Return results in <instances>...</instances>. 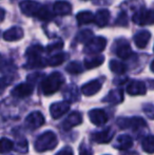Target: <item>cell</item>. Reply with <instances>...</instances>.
Returning a JSON list of instances; mask_svg holds the SVG:
<instances>
[{
  "mask_svg": "<svg viewBox=\"0 0 154 155\" xmlns=\"http://www.w3.org/2000/svg\"><path fill=\"white\" fill-rule=\"evenodd\" d=\"M43 52V48L41 45H32L25 52V56L29 58V60H34L41 58V53Z\"/></svg>",
  "mask_w": 154,
  "mask_h": 155,
  "instance_id": "d4e9b609",
  "label": "cell"
},
{
  "mask_svg": "<svg viewBox=\"0 0 154 155\" xmlns=\"http://www.w3.org/2000/svg\"><path fill=\"white\" fill-rule=\"evenodd\" d=\"M127 92H128V94H130V95H132V96L145 95L147 92L146 84H145L143 81L132 80V81L127 86Z\"/></svg>",
  "mask_w": 154,
  "mask_h": 155,
  "instance_id": "4fadbf2b",
  "label": "cell"
},
{
  "mask_svg": "<svg viewBox=\"0 0 154 155\" xmlns=\"http://www.w3.org/2000/svg\"><path fill=\"white\" fill-rule=\"evenodd\" d=\"M13 149H14V143L12 140L5 138V137L0 139V154L8 153V152L12 151Z\"/></svg>",
  "mask_w": 154,
  "mask_h": 155,
  "instance_id": "f1b7e54d",
  "label": "cell"
},
{
  "mask_svg": "<svg viewBox=\"0 0 154 155\" xmlns=\"http://www.w3.org/2000/svg\"><path fill=\"white\" fill-rule=\"evenodd\" d=\"M133 146V139L129 135H119L114 143V148L118 150H128Z\"/></svg>",
  "mask_w": 154,
  "mask_h": 155,
  "instance_id": "d6986e66",
  "label": "cell"
},
{
  "mask_svg": "<svg viewBox=\"0 0 154 155\" xmlns=\"http://www.w3.org/2000/svg\"><path fill=\"white\" fill-rule=\"evenodd\" d=\"M150 69H151V71H152V72H153V73H154V60H153V61H152V62H151V65H150Z\"/></svg>",
  "mask_w": 154,
  "mask_h": 155,
  "instance_id": "ab89813d",
  "label": "cell"
},
{
  "mask_svg": "<svg viewBox=\"0 0 154 155\" xmlns=\"http://www.w3.org/2000/svg\"><path fill=\"white\" fill-rule=\"evenodd\" d=\"M132 20L138 25H154V10L140 8L134 13Z\"/></svg>",
  "mask_w": 154,
  "mask_h": 155,
  "instance_id": "3957f363",
  "label": "cell"
},
{
  "mask_svg": "<svg viewBox=\"0 0 154 155\" xmlns=\"http://www.w3.org/2000/svg\"><path fill=\"white\" fill-rule=\"evenodd\" d=\"M14 149L16 150L19 153H25L28 151V141L25 139H22V140L18 141L16 145V147H14Z\"/></svg>",
  "mask_w": 154,
  "mask_h": 155,
  "instance_id": "836d02e7",
  "label": "cell"
},
{
  "mask_svg": "<svg viewBox=\"0 0 154 155\" xmlns=\"http://www.w3.org/2000/svg\"><path fill=\"white\" fill-rule=\"evenodd\" d=\"M110 69H111V71L113 73L117 74V75H123L127 71V67L123 62L117 61V60H111V62H110Z\"/></svg>",
  "mask_w": 154,
  "mask_h": 155,
  "instance_id": "83f0119b",
  "label": "cell"
},
{
  "mask_svg": "<svg viewBox=\"0 0 154 155\" xmlns=\"http://www.w3.org/2000/svg\"><path fill=\"white\" fill-rule=\"evenodd\" d=\"M52 17H53V13L47 6L42 5L40 11H39V13L37 14V16H36V18H38L39 20H42V21H48L50 19H52Z\"/></svg>",
  "mask_w": 154,
  "mask_h": 155,
  "instance_id": "f546056e",
  "label": "cell"
},
{
  "mask_svg": "<svg viewBox=\"0 0 154 155\" xmlns=\"http://www.w3.org/2000/svg\"><path fill=\"white\" fill-rule=\"evenodd\" d=\"M44 124V117L40 112H32L25 118V126L30 130H36Z\"/></svg>",
  "mask_w": 154,
  "mask_h": 155,
  "instance_id": "52a82bcc",
  "label": "cell"
},
{
  "mask_svg": "<svg viewBox=\"0 0 154 155\" xmlns=\"http://www.w3.org/2000/svg\"><path fill=\"white\" fill-rule=\"evenodd\" d=\"M23 35H25V33L20 27H13L6 32H4L2 37L5 41H16L22 38Z\"/></svg>",
  "mask_w": 154,
  "mask_h": 155,
  "instance_id": "e0dca14e",
  "label": "cell"
},
{
  "mask_svg": "<svg viewBox=\"0 0 154 155\" xmlns=\"http://www.w3.org/2000/svg\"><path fill=\"white\" fill-rule=\"evenodd\" d=\"M123 100V93L121 90H113L111 91L105 98L103 101L111 104H118Z\"/></svg>",
  "mask_w": 154,
  "mask_h": 155,
  "instance_id": "44dd1931",
  "label": "cell"
},
{
  "mask_svg": "<svg viewBox=\"0 0 154 155\" xmlns=\"http://www.w3.org/2000/svg\"><path fill=\"white\" fill-rule=\"evenodd\" d=\"M69 110H70V102L68 101L55 102V104H53L50 107V113H51V116L54 119L60 118Z\"/></svg>",
  "mask_w": 154,
  "mask_h": 155,
  "instance_id": "ba28073f",
  "label": "cell"
},
{
  "mask_svg": "<svg viewBox=\"0 0 154 155\" xmlns=\"http://www.w3.org/2000/svg\"><path fill=\"white\" fill-rule=\"evenodd\" d=\"M143 150L148 154L154 153V135H149L143 140Z\"/></svg>",
  "mask_w": 154,
  "mask_h": 155,
  "instance_id": "4316f807",
  "label": "cell"
},
{
  "mask_svg": "<svg viewBox=\"0 0 154 155\" xmlns=\"http://www.w3.org/2000/svg\"><path fill=\"white\" fill-rule=\"evenodd\" d=\"M64 82V77L59 72H54L50 74L41 82V90L44 95H52L56 93Z\"/></svg>",
  "mask_w": 154,
  "mask_h": 155,
  "instance_id": "6da1fadb",
  "label": "cell"
},
{
  "mask_svg": "<svg viewBox=\"0 0 154 155\" xmlns=\"http://www.w3.org/2000/svg\"><path fill=\"white\" fill-rule=\"evenodd\" d=\"M8 84H11V79H8V78H5V77L0 78V92H2V91L4 90V88H5Z\"/></svg>",
  "mask_w": 154,
  "mask_h": 155,
  "instance_id": "74e56055",
  "label": "cell"
},
{
  "mask_svg": "<svg viewBox=\"0 0 154 155\" xmlns=\"http://www.w3.org/2000/svg\"><path fill=\"white\" fill-rule=\"evenodd\" d=\"M115 53L118 57L123 58V59H128L133 55V52L128 42L123 40H120L117 42V45L115 48Z\"/></svg>",
  "mask_w": 154,
  "mask_h": 155,
  "instance_id": "5bb4252c",
  "label": "cell"
},
{
  "mask_svg": "<svg viewBox=\"0 0 154 155\" xmlns=\"http://www.w3.org/2000/svg\"><path fill=\"white\" fill-rule=\"evenodd\" d=\"M72 12V6L68 1L64 0H58L53 5V13L60 16H66Z\"/></svg>",
  "mask_w": 154,
  "mask_h": 155,
  "instance_id": "9a60e30c",
  "label": "cell"
},
{
  "mask_svg": "<svg viewBox=\"0 0 154 155\" xmlns=\"http://www.w3.org/2000/svg\"><path fill=\"white\" fill-rule=\"evenodd\" d=\"M76 20L79 23V25H89V23L94 21V15L90 11H82V12H79L77 14Z\"/></svg>",
  "mask_w": 154,
  "mask_h": 155,
  "instance_id": "7402d4cb",
  "label": "cell"
},
{
  "mask_svg": "<svg viewBox=\"0 0 154 155\" xmlns=\"http://www.w3.org/2000/svg\"><path fill=\"white\" fill-rule=\"evenodd\" d=\"M3 65H4V60H3V57H2L1 55H0V70L3 68Z\"/></svg>",
  "mask_w": 154,
  "mask_h": 155,
  "instance_id": "f35d334b",
  "label": "cell"
},
{
  "mask_svg": "<svg viewBox=\"0 0 154 155\" xmlns=\"http://www.w3.org/2000/svg\"><path fill=\"white\" fill-rule=\"evenodd\" d=\"M77 95H78V91L75 88V86H70L69 88H67V90L64 93V98L69 100H76Z\"/></svg>",
  "mask_w": 154,
  "mask_h": 155,
  "instance_id": "1f68e13d",
  "label": "cell"
},
{
  "mask_svg": "<svg viewBox=\"0 0 154 155\" xmlns=\"http://www.w3.org/2000/svg\"><path fill=\"white\" fill-rule=\"evenodd\" d=\"M58 139L57 136L52 131H48L41 134L35 141V150L38 152H45L49 150H53L57 146Z\"/></svg>",
  "mask_w": 154,
  "mask_h": 155,
  "instance_id": "7a4b0ae2",
  "label": "cell"
},
{
  "mask_svg": "<svg viewBox=\"0 0 154 155\" xmlns=\"http://www.w3.org/2000/svg\"><path fill=\"white\" fill-rule=\"evenodd\" d=\"M56 155H74V152H73L72 148L67 146V147H64V149L60 150Z\"/></svg>",
  "mask_w": 154,
  "mask_h": 155,
  "instance_id": "d590c367",
  "label": "cell"
},
{
  "mask_svg": "<svg viewBox=\"0 0 154 155\" xmlns=\"http://www.w3.org/2000/svg\"><path fill=\"white\" fill-rule=\"evenodd\" d=\"M82 123V116L79 112L74 111V112L70 113L69 116L62 123V129L64 131H69L73 128V127H76L78 124H80Z\"/></svg>",
  "mask_w": 154,
  "mask_h": 155,
  "instance_id": "30bf717a",
  "label": "cell"
},
{
  "mask_svg": "<svg viewBox=\"0 0 154 155\" xmlns=\"http://www.w3.org/2000/svg\"><path fill=\"white\" fill-rule=\"evenodd\" d=\"M114 134H115V132L111 128H107L105 130L100 131V132H97L95 134H93L92 138L97 143H108L113 138Z\"/></svg>",
  "mask_w": 154,
  "mask_h": 155,
  "instance_id": "7c38bea8",
  "label": "cell"
},
{
  "mask_svg": "<svg viewBox=\"0 0 154 155\" xmlns=\"http://www.w3.org/2000/svg\"><path fill=\"white\" fill-rule=\"evenodd\" d=\"M67 58H68L67 53H58L56 55H53L52 57L48 58L45 62H47L48 65H51V67H57V65H60L61 63L66 61Z\"/></svg>",
  "mask_w": 154,
  "mask_h": 155,
  "instance_id": "cb8c5ba5",
  "label": "cell"
},
{
  "mask_svg": "<svg viewBox=\"0 0 154 155\" xmlns=\"http://www.w3.org/2000/svg\"><path fill=\"white\" fill-rule=\"evenodd\" d=\"M89 118H90L91 123L94 124L95 126H103L107 123L108 115L101 109H94L89 112Z\"/></svg>",
  "mask_w": 154,
  "mask_h": 155,
  "instance_id": "9c48e42d",
  "label": "cell"
},
{
  "mask_svg": "<svg viewBox=\"0 0 154 155\" xmlns=\"http://www.w3.org/2000/svg\"><path fill=\"white\" fill-rule=\"evenodd\" d=\"M62 48H64V42H62V40H58V41H56V42L51 43V45H48V47L45 48V51H47L48 53H52V52L61 50Z\"/></svg>",
  "mask_w": 154,
  "mask_h": 155,
  "instance_id": "d6a6232c",
  "label": "cell"
},
{
  "mask_svg": "<svg viewBox=\"0 0 154 155\" xmlns=\"http://www.w3.org/2000/svg\"><path fill=\"white\" fill-rule=\"evenodd\" d=\"M94 38V34L91 30H84L80 31L76 36V41L79 43H86L88 45L92 39Z\"/></svg>",
  "mask_w": 154,
  "mask_h": 155,
  "instance_id": "484cf974",
  "label": "cell"
},
{
  "mask_svg": "<svg viewBox=\"0 0 154 155\" xmlns=\"http://www.w3.org/2000/svg\"><path fill=\"white\" fill-rule=\"evenodd\" d=\"M144 110L149 118H152V119L154 118V108L152 106H150V104H149V106H146L144 108Z\"/></svg>",
  "mask_w": 154,
  "mask_h": 155,
  "instance_id": "8d00e7d4",
  "label": "cell"
},
{
  "mask_svg": "<svg viewBox=\"0 0 154 155\" xmlns=\"http://www.w3.org/2000/svg\"><path fill=\"white\" fill-rule=\"evenodd\" d=\"M100 89H101L100 80L95 79V80H91L88 84H84L81 88V92L86 96H92L94 94H96Z\"/></svg>",
  "mask_w": 154,
  "mask_h": 155,
  "instance_id": "2e32d148",
  "label": "cell"
},
{
  "mask_svg": "<svg viewBox=\"0 0 154 155\" xmlns=\"http://www.w3.org/2000/svg\"><path fill=\"white\" fill-rule=\"evenodd\" d=\"M67 71H68L70 74H79L84 71V68H82V65L80 64L79 62L72 61L68 64V67H67Z\"/></svg>",
  "mask_w": 154,
  "mask_h": 155,
  "instance_id": "4dcf8cb0",
  "label": "cell"
},
{
  "mask_svg": "<svg viewBox=\"0 0 154 155\" xmlns=\"http://www.w3.org/2000/svg\"><path fill=\"white\" fill-rule=\"evenodd\" d=\"M0 35H1V33H0Z\"/></svg>",
  "mask_w": 154,
  "mask_h": 155,
  "instance_id": "60d3db41",
  "label": "cell"
},
{
  "mask_svg": "<svg viewBox=\"0 0 154 155\" xmlns=\"http://www.w3.org/2000/svg\"><path fill=\"white\" fill-rule=\"evenodd\" d=\"M106 45H107V40L105 37H94L88 45H86L84 48V53L87 54H98L105 50Z\"/></svg>",
  "mask_w": 154,
  "mask_h": 155,
  "instance_id": "277c9868",
  "label": "cell"
},
{
  "mask_svg": "<svg viewBox=\"0 0 154 155\" xmlns=\"http://www.w3.org/2000/svg\"><path fill=\"white\" fill-rule=\"evenodd\" d=\"M79 155H93V151L88 145L81 143L79 147Z\"/></svg>",
  "mask_w": 154,
  "mask_h": 155,
  "instance_id": "e575fe53",
  "label": "cell"
},
{
  "mask_svg": "<svg viewBox=\"0 0 154 155\" xmlns=\"http://www.w3.org/2000/svg\"><path fill=\"white\" fill-rule=\"evenodd\" d=\"M117 124L120 129H132V130H138L147 126L146 121L142 117H131V118H119Z\"/></svg>",
  "mask_w": 154,
  "mask_h": 155,
  "instance_id": "5b68a950",
  "label": "cell"
},
{
  "mask_svg": "<svg viewBox=\"0 0 154 155\" xmlns=\"http://www.w3.org/2000/svg\"><path fill=\"white\" fill-rule=\"evenodd\" d=\"M33 91H34L33 84L25 82V84H20L15 87L12 90V95L18 98H25L31 95L33 93Z\"/></svg>",
  "mask_w": 154,
  "mask_h": 155,
  "instance_id": "8fae6325",
  "label": "cell"
},
{
  "mask_svg": "<svg viewBox=\"0 0 154 155\" xmlns=\"http://www.w3.org/2000/svg\"><path fill=\"white\" fill-rule=\"evenodd\" d=\"M151 38V34L149 31H139L137 34L134 35V42L138 49H145L148 45L149 40Z\"/></svg>",
  "mask_w": 154,
  "mask_h": 155,
  "instance_id": "ac0fdd59",
  "label": "cell"
},
{
  "mask_svg": "<svg viewBox=\"0 0 154 155\" xmlns=\"http://www.w3.org/2000/svg\"><path fill=\"white\" fill-rule=\"evenodd\" d=\"M105 61V57L100 55L93 56V57H89L84 59V67L86 69H94V68L99 67L100 64H103Z\"/></svg>",
  "mask_w": 154,
  "mask_h": 155,
  "instance_id": "603a6c76",
  "label": "cell"
},
{
  "mask_svg": "<svg viewBox=\"0 0 154 155\" xmlns=\"http://www.w3.org/2000/svg\"><path fill=\"white\" fill-rule=\"evenodd\" d=\"M21 12L27 16H34L36 17L41 8V4L34 0H23L19 4Z\"/></svg>",
  "mask_w": 154,
  "mask_h": 155,
  "instance_id": "8992f818",
  "label": "cell"
},
{
  "mask_svg": "<svg viewBox=\"0 0 154 155\" xmlns=\"http://www.w3.org/2000/svg\"><path fill=\"white\" fill-rule=\"evenodd\" d=\"M110 20V12L108 10H99L94 15V22L98 27H105Z\"/></svg>",
  "mask_w": 154,
  "mask_h": 155,
  "instance_id": "ffe728a7",
  "label": "cell"
}]
</instances>
